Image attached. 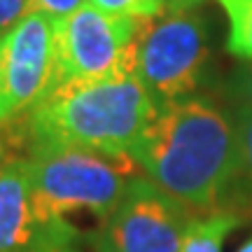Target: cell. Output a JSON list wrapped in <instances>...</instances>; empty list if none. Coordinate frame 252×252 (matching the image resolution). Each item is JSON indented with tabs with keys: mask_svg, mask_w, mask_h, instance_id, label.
<instances>
[{
	"mask_svg": "<svg viewBox=\"0 0 252 252\" xmlns=\"http://www.w3.org/2000/svg\"><path fill=\"white\" fill-rule=\"evenodd\" d=\"M131 161L194 213L222 208L241 180L236 122L201 94L161 105L131 150Z\"/></svg>",
	"mask_w": 252,
	"mask_h": 252,
	"instance_id": "obj_1",
	"label": "cell"
},
{
	"mask_svg": "<svg viewBox=\"0 0 252 252\" xmlns=\"http://www.w3.org/2000/svg\"><path fill=\"white\" fill-rule=\"evenodd\" d=\"M159 105L135 75L59 84L17 124L19 140L33 147H75L131 159V150Z\"/></svg>",
	"mask_w": 252,
	"mask_h": 252,
	"instance_id": "obj_2",
	"label": "cell"
},
{
	"mask_svg": "<svg viewBox=\"0 0 252 252\" xmlns=\"http://www.w3.org/2000/svg\"><path fill=\"white\" fill-rule=\"evenodd\" d=\"M26 157L40 217L59 234L80 236L70 222L75 215L96 217L100 224L138 175L131 159L75 147H33Z\"/></svg>",
	"mask_w": 252,
	"mask_h": 252,
	"instance_id": "obj_3",
	"label": "cell"
},
{
	"mask_svg": "<svg viewBox=\"0 0 252 252\" xmlns=\"http://www.w3.org/2000/svg\"><path fill=\"white\" fill-rule=\"evenodd\" d=\"M210 35L206 19L189 12H166L147 19L138 40L135 77L161 108L196 96L208 80Z\"/></svg>",
	"mask_w": 252,
	"mask_h": 252,
	"instance_id": "obj_4",
	"label": "cell"
},
{
	"mask_svg": "<svg viewBox=\"0 0 252 252\" xmlns=\"http://www.w3.org/2000/svg\"><path fill=\"white\" fill-rule=\"evenodd\" d=\"M145 21L110 14L91 2L56 21L54 87L135 75L138 40Z\"/></svg>",
	"mask_w": 252,
	"mask_h": 252,
	"instance_id": "obj_5",
	"label": "cell"
},
{
	"mask_svg": "<svg viewBox=\"0 0 252 252\" xmlns=\"http://www.w3.org/2000/svg\"><path fill=\"white\" fill-rule=\"evenodd\" d=\"M56 21L28 12L0 37V138L35 108L54 87Z\"/></svg>",
	"mask_w": 252,
	"mask_h": 252,
	"instance_id": "obj_6",
	"label": "cell"
},
{
	"mask_svg": "<svg viewBox=\"0 0 252 252\" xmlns=\"http://www.w3.org/2000/svg\"><path fill=\"white\" fill-rule=\"evenodd\" d=\"M194 210L138 173L94 234L98 252H180Z\"/></svg>",
	"mask_w": 252,
	"mask_h": 252,
	"instance_id": "obj_7",
	"label": "cell"
},
{
	"mask_svg": "<svg viewBox=\"0 0 252 252\" xmlns=\"http://www.w3.org/2000/svg\"><path fill=\"white\" fill-rule=\"evenodd\" d=\"M45 236L72 234L52 231L42 222L33 194L28 157L9 154L0 161V252H26Z\"/></svg>",
	"mask_w": 252,
	"mask_h": 252,
	"instance_id": "obj_8",
	"label": "cell"
},
{
	"mask_svg": "<svg viewBox=\"0 0 252 252\" xmlns=\"http://www.w3.org/2000/svg\"><path fill=\"white\" fill-rule=\"evenodd\" d=\"M245 217L231 208L194 213L182 236L180 252H222L224 241L243 224Z\"/></svg>",
	"mask_w": 252,
	"mask_h": 252,
	"instance_id": "obj_9",
	"label": "cell"
},
{
	"mask_svg": "<svg viewBox=\"0 0 252 252\" xmlns=\"http://www.w3.org/2000/svg\"><path fill=\"white\" fill-rule=\"evenodd\" d=\"M229 21L226 52L238 61L252 63V0H217Z\"/></svg>",
	"mask_w": 252,
	"mask_h": 252,
	"instance_id": "obj_10",
	"label": "cell"
},
{
	"mask_svg": "<svg viewBox=\"0 0 252 252\" xmlns=\"http://www.w3.org/2000/svg\"><path fill=\"white\" fill-rule=\"evenodd\" d=\"M94 7L135 19H157L166 12V0H89Z\"/></svg>",
	"mask_w": 252,
	"mask_h": 252,
	"instance_id": "obj_11",
	"label": "cell"
},
{
	"mask_svg": "<svg viewBox=\"0 0 252 252\" xmlns=\"http://www.w3.org/2000/svg\"><path fill=\"white\" fill-rule=\"evenodd\" d=\"M234 122L238 131V147H241V180L252 196V108L236 105Z\"/></svg>",
	"mask_w": 252,
	"mask_h": 252,
	"instance_id": "obj_12",
	"label": "cell"
},
{
	"mask_svg": "<svg viewBox=\"0 0 252 252\" xmlns=\"http://www.w3.org/2000/svg\"><path fill=\"white\" fill-rule=\"evenodd\" d=\"M224 96L234 100V105L252 108V63H243L224 84Z\"/></svg>",
	"mask_w": 252,
	"mask_h": 252,
	"instance_id": "obj_13",
	"label": "cell"
},
{
	"mask_svg": "<svg viewBox=\"0 0 252 252\" xmlns=\"http://www.w3.org/2000/svg\"><path fill=\"white\" fill-rule=\"evenodd\" d=\"M87 2L89 0H31V12H40L54 21H61L80 7H84Z\"/></svg>",
	"mask_w": 252,
	"mask_h": 252,
	"instance_id": "obj_14",
	"label": "cell"
},
{
	"mask_svg": "<svg viewBox=\"0 0 252 252\" xmlns=\"http://www.w3.org/2000/svg\"><path fill=\"white\" fill-rule=\"evenodd\" d=\"M31 12V0H0V37Z\"/></svg>",
	"mask_w": 252,
	"mask_h": 252,
	"instance_id": "obj_15",
	"label": "cell"
},
{
	"mask_svg": "<svg viewBox=\"0 0 252 252\" xmlns=\"http://www.w3.org/2000/svg\"><path fill=\"white\" fill-rule=\"evenodd\" d=\"M26 252H82L77 248V238L72 236H45Z\"/></svg>",
	"mask_w": 252,
	"mask_h": 252,
	"instance_id": "obj_16",
	"label": "cell"
},
{
	"mask_svg": "<svg viewBox=\"0 0 252 252\" xmlns=\"http://www.w3.org/2000/svg\"><path fill=\"white\" fill-rule=\"evenodd\" d=\"M201 2L203 0H166V12H189Z\"/></svg>",
	"mask_w": 252,
	"mask_h": 252,
	"instance_id": "obj_17",
	"label": "cell"
},
{
	"mask_svg": "<svg viewBox=\"0 0 252 252\" xmlns=\"http://www.w3.org/2000/svg\"><path fill=\"white\" fill-rule=\"evenodd\" d=\"M9 154H19V152H14V143L9 138H0V161L5 157H9Z\"/></svg>",
	"mask_w": 252,
	"mask_h": 252,
	"instance_id": "obj_18",
	"label": "cell"
},
{
	"mask_svg": "<svg viewBox=\"0 0 252 252\" xmlns=\"http://www.w3.org/2000/svg\"><path fill=\"white\" fill-rule=\"evenodd\" d=\"M236 252H252V238H248V241H245V243L241 245Z\"/></svg>",
	"mask_w": 252,
	"mask_h": 252,
	"instance_id": "obj_19",
	"label": "cell"
}]
</instances>
